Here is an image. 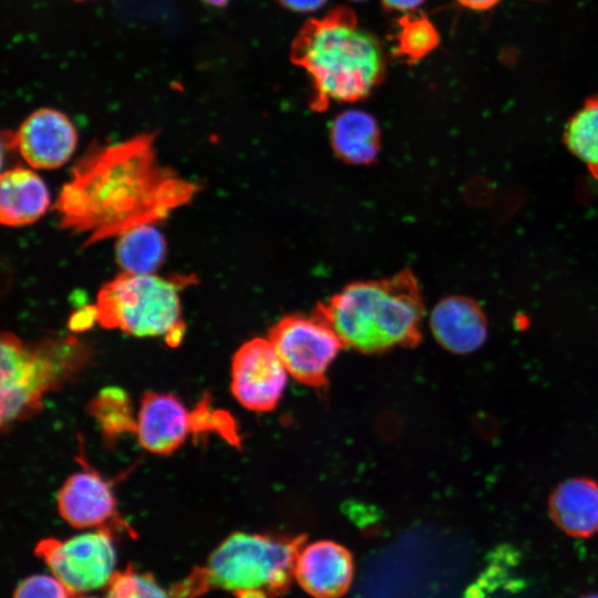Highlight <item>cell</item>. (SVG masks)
I'll use <instances>...</instances> for the list:
<instances>
[{
    "label": "cell",
    "instance_id": "1",
    "mask_svg": "<svg viewBox=\"0 0 598 598\" xmlns=\"http://www.w3.org/2000/svg\"><path fill=\"white\" fill-rule=\"evenodd\" d=\"M155 133L96 145L73 166L55 203L62 229L87 234L83 247L166 218L198 186L159 163Z\"/></svg>",
    "mask_w": 598,
    "mask_h": 598
},
{
    "label": "cell",
    "instance_id": "2",
    "mask_svg": "<svg viewBox=\"0 0 598 598\" xmlns=\"http://www.w3.org/2000/svg\"><path fill=\"white\" fill-rule=\"evenodd\" d=\"M290 60L309 75L310 106L316 111L326 110L331 102L365 99L386 72L380 41L343 6L300 28L290 47Z\"/></svg>",
    "mask_w": 598,
    "mask_h": 598
},
{
    "label": "cell",
    "instance_id": "3",
    "mask_svg": "<svg viewBox=\"0 0 598 598\" xmlns=\"http://www.w3.org/2000/svg\"><path fill=\"white\" fill-rule=\"evenodd\" d=\"M344 347L380 353L420 343L424 306L409 269L389 278L347 285L315 310Z\"/></svg>",
    "mask_w": 598,
    "mask_h": 598
},
{
    "label": "cell",
    "instance_id": "4",
    "mask_svg": "<svg viewBox=\"0 0 598 598\" xmlns=\"http://www.w3.org/2000/svg\"><path fill=\"white\" fill-rule=\"evenodd\" d=\"M0 352L2 431L38 414L44 396L71 381L92 357L89 346L73 336L27 342L11 332H2Z\"/></svg>",
    "mask_w": 598,
    "mask_h": 598
},
{
    "label": "cell",
    "instance_id": "5",
    "mask_svg": "<svg viewBox=\"0 0 598 598\" xmlns=\"http://www.w3.org/2000/svg\"><path fill=\"white\" fill-rule=\"evenodd\" d=\"M305 536H271L236 532L225 538L205 565L172 587L174 598H197L212 589L234 594L265 589L270 596L283 594L295 575Z\"/></svg>",
    "mask_w": 598,
    "mask_h": 598
},
{
    "label": "cell",
    "instance_id": "6",
    "mask_svg": "<svg viewBox=\"0 0 598 598\" xmlns=\"http://www.w3.org/2000/svg\"><path fill=\"white\" fill-rule=\"evenodd\" d=\"M189 283L155 275L122 271L99 291L94 305L96 321L132 337H164L177 346L185 331L179 290Z\"/></svg>",
    "mask_w": 598,
    "mask_h": 598
},
{
    "label": "cell",
    "instance_id": "7",
    "mask_svg": "<svg viewBox=\"0 0 598 598\" xmlns=\"http://www.w3.org/2000/svg\"><path fill=\"white\" fill-rule=\"evenodd\" d=\"M135 420L137 442L152 454L169 455L198 431H217L231 443L239 441L228 414L209 411L206 401L190 412L177 396L167 392H144Z\"/></svg>",
    "mask_w": 598,
    "mask_h": 598
},
{
    "label": "cell",
    "instance_id": "8",
    "mask_svg": "<svg viewBox=\"0 0 598 598\" xmlns=\"http://www.w3.org/2000/svg\"><path fill=\"white\" fill-rule=\"evenodd\" d=\"M34 553L72 595L107 587L116 573V550L109 528L66 539L44 538Z\"/></svg>",
    "mask_w": 598,
    "mask_h": 598
},
{
    "label": "cell",
    "instance_id": "9",
    "mask_svg": "<svg viewBox=\"0 0 598 598\" xmlns=\"http://www.w3.org/2000/svg\"><path fill=\"white\" fill-rule=\"evenodd\" d=\"M268 339L288 373L298 382L323 388L328 370L342 348L338 334L318 313L289 315L270 329Z\"/></svg>",
    "mask_w": 598,
    "mask_h": 598
},
{
    "label": "cell",
    "instance_id": "10",
    "mask_svg": "<svg viewBox=\"0 0 598 598\" xmlns=\"http://www.w3.org/2000/svg\"><path fill=\"white\" fill-rule=\"evenodd\" d=\"M288 374L270 340L256 337L243 343L231 358L230 391L243 408L269 412L281 400Z\"/></svg>",
    "mask_w": 598,
    "mask_h": 598
},
{
    "label": "cell",
    "instance_id": "11",
    "mask_svg": "<svg viewBox=\"0 0 598 598\" xmlns=\"http://www.w3.org/2000/svg\"><path fill=\"white\" fill-rule=\"evenodd\" d=\"M3 134L10 148L17 150L31 167L41 169L58 168L65 164L78 142L70 118L50 107L33 111L16 132Z\"/></svg>",
    "mask_w": 598,
    "mask_h": 598
},
{
    "label": "cell",
    "instance_id": "12",
    "mask_svg": "<svg viewBox=\"0 0 598 598\" xmlns=\"http://www.w3.org/2000/svg\"><path fill=\"white\" fill-rule=\"evenodd\" d=\"M60 516L75 528L135 532L120 517L112 487L95 470L87 467L70 475L56 495Z\"/></svg>",
    "mask_w": 598,
    "mask_h": 598
},
{
    "label": "cell",
    "instance_id": "13",
    "mask_svg": "<svg viewBox=\"0 0 598 598\" xmlns=\"http://www.w3.org/2000/svg\"><path fill=\"white\" fill-rule=\"evenodd\" d=\"M295 576L305 591L316 598H339L351 585V553L332 540H317L302 546Z\"/></svg>",
    "mask_w": 598,
    "mask_h": 598
},
{
    "label": "cell",
    "instance_id": "14",
    "mask_svg": "<svg viewBox=\"0 0 598 598\" xmlns=\"http://www.w3.org/2000/svg\"><path fill=\"white\" fill-rule=\"evenodd\" d=\"M430 329L436 342L454 354H468L480 349L488 330L480 303L460 295L447 296L434 306Z\"/></svg>",
    "mask_w": 598,
    "mask_h": 598
},
{
    "label": "cell",
    "instance_id": "15",
    "mask_svg": "<svg viewBox=\"0 0 598 598\" xmlns=\"http://www.w3.org/2000/svg\"><path fill=\"white\" fill-rule=\"evenodd\" d=\"M551 520L565 534L587 538L598 533V483L571 477L559 483L548 498Z\"/></svg>",
    "mask_w": 598,
    "mask_h": 598
},
{
    "label": "cell",
    "instance_id": "16",
    "mask_svg": "<svg viewBox=\"0 0 598 598\" xmlns=\"http://www.w3.org/2000/svg\"><path fill=\"white\" fill-rule=\"evenodd\" d=\"M50 205L44 182L33 171L14 167L0 178V220L10 227L38 220Z\"/></svg>",
    "mask_w": 598,
    "mask_h": 598
},
{
    "label": "cell",
    "instance_id": "17",
    "mask_svg": "<svg viewBox=\"0 0 598 598\" xmlns=\"http://www.w3.org/2000/svg\"><path fill=\"white\" fill-rule=\"evenodd\" d=\"M330 143L336 155L347 164L369 165L380 152L381 131L371 114L347 110L333 118Z\"/></svg>",
    "mask_w": 598,
    "mask_h": 598
},
{
    "label": "cell",
    "instance_id": "18",
    "mask_svg": "<svg viewBox=\"0 0 598 598\" xmlns=\"http://www.w3.org/2000/svg\"><path fill=\"white\" fill-rule=\"evenodd\" d=\"M165 255V238L152 224L131 228L117 236L115 259L125 272L153 275L162 266Z\"/></svg>",
    "mask_w": 598,
    "mask_h": 598
},
{
    "label": "cell",
    "instance_id": "19",
    "mask_svg": "<svg viewBox=\"0 0 598 598\" xmlns=\"http://www.w3.org/2000/svg\"><path fill=\"white\" fill-rule=\"evenodd\" d=\"M563 141L598 182V93L587 97L568 120Z\"/></svg>",
    "mask_w": 598,
    "mask_h": 598
},
{
    "label": "cell",
    "instance_id": "20",
    "mask_svg": "<svg viewBox=\"0 0 598 598\" xmlns=\"http://www.w3.org/2000/svg\"><path fill=\"white\" fill-rule=\"evenodd\" d=\"M393 40V54L411 64L436 49L440 33L426 14L408 13L399 19Z\"/></svg>",
    "mask_w": 598,
    "mask_h": 598
},
{
    "label": "cell",
    "instance_id": "21",
    "mask_svg": "<svg viewBox=\"0 0 598 598\" xmlns=\"http://www.w3.org/2000/svg\"><path fill=\"white\" fill-rule=\"evenodd\" d=\"M92 409L105 433L118 434L123 431L135 433L136 420L132 419L125 392L106 389L100 393Z\"/></svg>",
    "mask_w": 598,
    "mask_h": 598
},
{
    "label": "cell",
    "instance_id": "22",
    "mask_svg": "<svg viewBox=\"0 0 598 598\" xmlns=\"http://www.w3.org/2000/svg\"><path fill=\"white\" fill-rule=\"evenodd\" d=\"M106 598H174L148 573H140L133 565L116 570L106 587Z\"/></svg>",
    "mask_w": 598,
    "mask_h": 598
},
{
    "label": "cell",
    "instance_id": "23",
    "mask_svg": "<svg viewBox=\"0 0 598 598\" xmlns=\"http://www.w3.org/2000/svg\"><path fill=\"white\" fill-rule=\"evenodd\" d=\"M72 596L55 576L39 574L20 581L12 598H72Z\"/></svg>",
    "mask_w": 598,
    "mask_h": 598
},
{
    "label": "cell",
    "instance_id": "24",
    "mask_svg": "<svg viewBox=\"0 0 598 598\" xmlns=\"http://www.w3.org/2000/svg\"><path fill=\"white\" fill-rule=\"evenodd\" d=\"M282 7L296 12H312L324 6L327 0H277Z\"/></svg>",
    "mask_w": 598,
    "mask_h": 598
},
{
    "label": "cell",
    "instance_id": "25",
    "mask_svg": "<svg viewBox=\"0 0 598 598\" xmlns=\"http://www.w3.org/2000/svg\"><path fill=\"white\" fill-rule=\"evenodd\" d=\"M94 321H96L95 308L90 306L76 312L72 317L70 326L74 330H83L92 326Z\"/></svg>",
    "mask_w": 598,
    "mask_h": 598
},
{
    "label": "cell",
    "instance_id": "26",
    "mask_svg": "<svg viewBox=\"0 0 598 598\" xmlns=\"http://www.w3.org/2000/svg\"><path fill=\"white\" fill-rule=\"evenodd\" d=\"M423 1L424 0H381L386 9L402 12L416 9Z\"/></svg>",
    "mask_w": 598,
    "mask_h": 598
},
{
    "label": "cell",
    "instance_id": "27",
    "mask_svg": "<svg viewBox=\"0 0 598 598\" xmlns=\"http://www.w3.org/2000/svg\"><path fill=\"white\" fill-rule=\"evenodd\" d=\"M464 8L475 10V11H485L494 8L502 0H456Z\"/></svg>",
    "mask_w": 598,
    "mask_h": 598
},
{
    "label": "cell",
    "instance_id": "28",
    "mask_svg": "<svg viewBox=\"0 0 598 598\" xmlns=\"http://www.w3.org/2000/svg\"><path fill=\"white\" fill-rule=\"evenodd\" d=\"M237 598H269V594L265 589H248L235 594Z\"/></svg>",
    "mask_w": 598,
    "mask_h": 598
},
{
    "label": "cell",
    "instance_id": "29",
    "mask_svg": "<svg viewBox=\"0 0 598 598\" xmlns=\"http://www.w3.org/2000/svg\"><path fill=\"white\" fill-rule=\"evenodd\" d=\"M203 2L213 7H224L229 0H202Z\"/></svg>",
    "mask_w": 598,
    "mask_h": 598
},
{
    "label": "cell",
    "instance_id": "30",
    "mask_svg": "<svg viewBox=\"0 0 598 598\" xmlns=\"http://www.w3.org/2000/svg\"><path fill=\"white\" fill-rule=\"evenodd\" d=\"M579 598H598V594H588V595H584Z\"/></svg>",
    "mask_w": 598,
    "mask_h": 598
},
{
    "label": "cell",
    "instance_id": "31",
    "mask_svg": "<svg viewBox=\"0 0 598 598\" xmlns=\"http://www.w3.org/2000/svg\"><path fill=\"white\" fill-rule=\"evenodd\" d=\"M72 598H95V597H92V596H85L83 594H80V595H73Z\"/></svg>",
    "mask_w": 598,
    "mask_h": 598
},
{
    "label": "cell",
    "instance_id": "32",
    "mask_svg": "<svg viewBox=\"0 0 598 598\" xmlns=\"http://www.w3.org/2000/svg\"><path fill=\"white\" fill-rule=\"evenodd\" d=\"M351 1L360 2V1H363V0H351Z\"/></svg>",
    "mask_w": 598,
    "mask_h": 598
},
{
    "label": "cell",
    "instance_id": "33",
    "mask_svg": "<svg viewBox=\"0 0 598 598\" xmlns=\"http://www.w3.org/2000/svg\"><path fill=\"white\" fill-rule=\"evenodd\" d=\"M74 1H84V0H74Z\"/></svg>",
    "mask_w": 598,
    "mask_h": 598
}]
</instances>
